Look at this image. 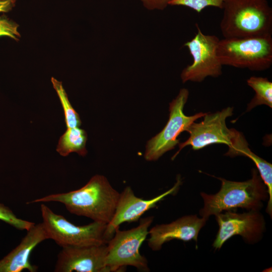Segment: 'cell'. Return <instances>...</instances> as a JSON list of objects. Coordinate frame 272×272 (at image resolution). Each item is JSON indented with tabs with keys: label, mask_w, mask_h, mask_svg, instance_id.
I'll use <instances>...</instances> for the list:
<instances>
[{
	"label": "cell",
	"mask_w": 272,
	"mask_h": 272,
	"mask_svg": "<svg viewBox=\"0 0 272 272\" xmlns=\"http://www.w3.org/2000/svg\"><path fill=\"white\" fill-rule=\"evenodd\" d=\"M247 83L255 93L247 105V111L260 105L272 108V83L267 78L252 76L247 80Z\"/></svg>",
	"instance_id": "e0dca14e"
},
{
	"label": "cell",
	"mask_w": 272,
	"mask_h": 272,
	"mask_svg": "<svg viewBox=\"0 0 272 272\" xmlns=\"http://www.w3.org/2000/svg\"><path fill=\"white\" fill-rule=\"evenodd\" d=\"M0 220L20 230H29L35 223L18 218L8 207L0 203Z\"/></svg>",
	"instance_id": "ffe728a7"
},
{
	"label": "cell",
	"mask_w": 272,
	"mask_h": 272,
	"mask_svg": "<svg viewBox=\"0 0 272 272\" xmlns=\"http://www.w3.org/2000/svg\"><path fill=\"white\" fill-rule=\"evenodd\" d=\"M144 6L149 10H164L171 0H141Z\"/></svg>",
	"instance_id": "7402d4cb"
},
{
	"label": "cell",
	"mask_w": 272,
	"mask_h": 272,
	"mask_svg": "<svg viewBox=\"0 0 272 272\" xmlns=\"http://www.w3.org/2000/svg\"><path fill=\"white\" fill-rule=\"evenodd\" d=\"M219 229L213 246L220 249L232 236L239 235L246 242L253 244L262 238L265 224L259 211L237 213L231 211L215 215Z\"/></svg>",
	"instance_id": "30bf717a"
},
{
	"label": "cell",
	"mask_w": 272,
	"mask_h": 272,
	"mask_svg": "<svg viewBox=\"0 0 272 272\" xmlns=\"http://www.w3.org/2000/svg\"><path fill=\"white\" fill-rule=\"evenodd\" d=\"M17 0H0V13H7L15 6Z\"/></svg>",
	"instance_id": "603a6c76"
},
{
	"label": "cell",
	"mask_w": 272,
	"mask_h": 272,
	"mask_svg": "<svg viewBox=\"0 0 272 272\" xmlns=\"http://www.w3.org/2000/svg\"><path fill=\"white\" fill-rule=\"evenodd\" d=\"M49 239L43 223L35 224L27 231L20 244L0 260V272H21L25 269L36 271L38 267L30 262V254L37 245Z\"/></svg>",
	"instance_id": "5bb4252c"
},
{
	"label": "cell",
	"mask_w": 272,
	"mask_h": 272,
	"mask_svg": "<svg viewBox=\"0 0 272 272\" xmlns=\"http://www.w3.org/2000/svg\"><path fill=\"white\" fill-rule=\"evenodd\" d=\"M119 195L105 176L95 175L79 189L50 194L26 203L60 202L71 214L108 224L115 213Z\"/></svg>",
	"instance_id": "6da1fadb"
},
{
	"label": "cell",
	"mask_w": 272,
	"mask_h": 272,
	"mask_svg": "<svg viewBox=\"0 0 272 272\" xmlns=\"http://www.w3.org/2000/svg\"><path fill=\"white\" fill-rule=\"evenodd\" d=\"M42 223L49 238L62 247L87 246L107 244L104 232L105 223L94 222L77 226L64 217L54 213L44 203L40 205Z\"/></svg>",
	"instance_id": "8992f818"
},
{
	"label": "cell",
	"mask_w": 272,
	"mask_h": 272,
	"mask_svg": "<svg viewBox=\"0 0 272 272\" xmlns=\"http://www.w3.org/2000/svg\"><path fill=\"white\" fill-rule=\"evenodd\" d=\"M207 220L196 215H188L169 224L156 225L149 230L148 246L152 250L158 251L163 244L173 239L197 242L198 233Z\"/></svg>",
	"instance_id": "4fadbf2b"
},
{
	"label": "cell",
	"mask_w": 272,
	"mask_h": 272,
	"mask_svg": "<svg viewBox=\"0 0 272 272\" xmlns=\"http://www.w3.org/2000/svg\"><path fill=\"white\" fill-rule=\"evenodd\" d=\"M107 245L62 247L57 255L55 272H108Z\"/></svg>",
	"instance_id": "7c38bea8"
},
{
	"label": "cell",
	"mask_w": 272,
	"mask_h": 272,
	"mask_svg": "<svg viewBox=\"0 0 272 272\" xmlns=\"http://www.w3.org/2000/svg\"><path fill=\"white\" fill-rule=\"evenodd\" d=\"M229 150L226 156L231 157L245 156L250 158L256 165L259 175L267 188L268 200L266 209V213L272 216V165L256 155L249 148L248 144L243 134L235 130L231 144L228 146Z\"/></svg>",
	"instance_id": "9a60e30c"
},
{
	"label": "cell",
	"mask_w": 272,
	"mask_h": 272,
	"mask_svg": "<svg viewBox=\"0 0 272 272\" xmlns=\"http://www.w3.org/2000/svg\"><path fill=\"white\" fill-rule=\"evenodd\" d=\"M188 96V90L182 88L169 104V118L167 123L159 133L147 143L144 155L147 161L157 160L166 152L173 149L179 144V140L177 139L179 134L187 131L192 123L207 113L201 112L191 116L185 115L183 109Z\"/></svg>",
	"instance_id": "52a82bcc"
},
{
	"label": "cell",
	"mask_w": 272,
	"mask_h": 272,
	"mask_svg": "<svg viewBox=\"0 0 272 272\" xmlns=\"http://www.w3.org/2000/svg\"><path fill=\"white\" fill-rule=\"evenodd\" d=\"M226 0H171L169 5L182 6L188 7L197 13L201 12L208 7H214L223 9Z\"/></svg>",
	"instance_id": "d6986e66"
},
{
	"label": "cell",
	"mask_w": 272,
	"mask_h": 272,
	"mask_svg": "<svg viewBox=\"0 0 272 272\" xmlns=\"http://www.w3.org/2000/svg\"><path fill=\"white\" fill-rule=\"evenodd\" d=\"M181 183V177L178 176L177 181L172 187L150 199H144L137 196L131 188L126 186L120 193L114 215L111 221L107 224L104 238L107 243L122 223L138 221L145 213L155 207L157 203L164 199L165 197L176 193Z\"/></svg>",
	"instance_id": "8fae6325"
},
{
	"label": "cell",
	"mask_w": 272,
	"mask_h": 272,
	"mask_svg": "<svg viewBox=\"0 0 272 272\" xmlns=\"http://www.w3.org/2000/svg\"><path fill=\"white\" fill-rule=\"evenodd\" d=\"M154 217L140 219L139 225L127 230L117 229L107 245L106 267L108 272L123 271L127 266L142 271H149L148 261L140 252L143 242L149 234Z\"/></svg>",
	"instance_id": "5b68a950"
},
{
	"label": "cell",
	"mask_w": 272,
	"mask_h": 272,
	"mask_svg": "<svg viewBox=\"0 0 272 272\" xmlns=\"http://www.w3.org/2000/svg\"><path fill=\"white\" fill-rule=\"evenodd\" d=\"M87 133L84 129L79 127L67 128L59 138L56 151L63 157L73 152L85 156L87 153Z\"/></svg>",
	"instance_id": "2e32d148"
},
{
	"label": "cell",
	"mask_w": 272,
	"mask_h": 272,
	"mask_svg": "<svg viewBox=\"0 0 272 272\" xmlns=\"http://www.w3.org/2000/svg\"><path fill=\"white\" fill-rule=\"evenodd\" d=\"M233 108L228 107L220 111L207 113L201 122L192 123L187 130L189 134L188 139L179 144V150L173 158L187 146H191L194 150H198L213 144H223L229 146L236 129L228 128L226 120L233 115Z\"/></svg>",
	"instance_id": "9c48e42d"
},
{
	"label": "cell",
	"mask_w": 272,
	"mask_h": 272,
	"mask_svg": "<svg viewBox=\"0 0 272 272\" xmlns=\"http://www.w3.org/2000/svg\"><path fill=\"white\" fill-rule=\"evenodd\" d=\"M197 32L184 44L192 57V63L181 73L182 82H201L208 77H218L222 74V66L218 55L219 38L214 35L205 34L196 24Z\"/></svg>",
	"instance_id": "ba28073f"
},
{
	"label": "cell",
	"mask_w": 272,
	"mask_h": 272,
	"mask_svg": "<svg viewBox=\"0 0 272 272\" xmlns=\"http://www.w3.org/2000/svg\"><path fill=\"white\" fill-rule=\"evenodd\" d=\"M217 178L221 182V187L217 193H200L204 205L199 215L207 220L210 216L237 208L259 211L263 201L268 198L267 187L255 169H252L251 178L245 181Z\"/></svg>",
	"instance_id": "7a4b0ae2"
},
{
	"label": "cell",
	"mask_w": 272,
	"mask_h": 272,
	"mask_svg": "<svg viewBox=\"0 0 272 272\" xmlns=\"http://www.w3.org/2000/svg\"><path fill=\"white\" fill-rule=\"evenodd\" d=\"M223 9L224 38L272 35V9L267 0H226Z\"/></svg>",
	"instance_id": "3957f363"
},
{
	"label": "cell",
	"mask_w": 272,
	"mask_h": 272,
	"mask_svg": "<svg viewBox=\"0 0 272 272\" xmlns=\"http://www.w3.org/2000/svg\"><path fill=\"white\" fill-rule=\"evenodd\" d=\"M51 82L62 106L66 128L80 127L82 123L80 117L71 105L62 82L53 77H51Z\"/></svg>",
	"instance_id": "ac0fdd59"
},
{
	"label": "cell",
	"mask_w": 272,
	"mask_h": 272,
	"mask_svg": "<svg viewBox=\"0 0 272 272\" xmlns=\"http://www.w3.org/2000/svg\"><path fill=\"white\" fill-rule=\"evenodd\" d=\"M217 53L223 65L262 71L272 64V35L220 40Z\"/></svg>",
	"instance_id": "277c9868"
},
{
	"label": "cell",
	"mask_w": 272,
	"mask_h": 272,
	"mask_svg": "<svg viewBox=\"0 0 272 272\" xmlns=\"http://www.w3.org/2000/svg\"><path fill=\"white\" fill-rule=\"evenodd\" d=\"M19 27V24L6 16L0 15V37L8 36L15 41H19L21 37Z\"/></svg>",
	"instance_id": "44dd1931"
}]
</instances>
